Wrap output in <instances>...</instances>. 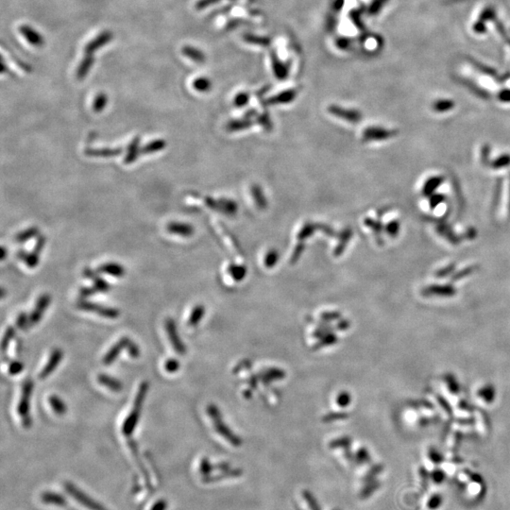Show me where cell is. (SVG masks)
Listing matches in <instances>:
<instances>
[{
    "label": "cell",
    "mask_w": 510,
    "mask_h": 510,
    "mask_svg": "<svg viewBox=\"0 0 510 510\" xmlns=\"http://www.w3.org/2000/svg\"><path fill=\"white\" fill-rule=\"evenodd\" d=\"M165 329L170 343L172 345L173 350L179 354H185L187 352L186 345L183 342L181 338H179L177 325L175 320L171 317H167L165 320Z\"/></svg>",
    "instance_id": "obj_5"
},
{
    "label": "cell",
    "mask_w": 510,
    "mask_h": 510,
    "mask_svg": "<svg viewBox=\"0 0 510 510\" xmlns=\"http://www.w3.org/2000/svg\"><path fill=\"white\" fill-rule=\"evenodd\" d=\"M211 469H212V466L210 465V463L208 462V460H207V459L203 460V461H202V464H201V470H202L204 473H208V472H210V471H211Z\"/></svg>",
    "instance_id": "obj_44"
},
{
    "label": "cell",
    "mask_w": 510,
    "mask_h": 510,
    "mask_svg": "<svg viewBox=\"0 0 510 510\" xmlns=\"http://www.w3.org/2000/svg\"><path fill=\"white\" fill-rule=\"evenodd\" d=\"M97 382L101 386L107 387L108 389H110L111 391H114V392H119L123 389V384L119 380L115 378V377H112L108 374H104V373L99 374L97 376Z\"/></svg>",
    "instance_id": "obj_14"
},
{
    "label": "cell",
    "mask_w": 510,
    "mask_h": 510,
    "mask_svg": "<svg viewBox=\"0 0 510 510\" xmlns=\"http://www.w3.org/2000/svg\"><path fill=\"white\" fill-rule=\"evenodd\" d=\"M14 336H15V330H14V327H9L6 332H5V334H4V337L2 338V343H1V349H2L3 356H6L8 347H9V345L11 343V341L13 340V338H14Z\"/></svg>",
    "instance_id": "obj_26"
},
{
    "label": "cell",
    "mask_w": 510,
    "mask_h": 510,
    "mask_svg": "<svg viewBox=\"0 0 510 510\" xmlns=\"http://www.w3.org/2000/svg\"><path fill=\"white\" fill-rule=\"evenodd\" d=\"M149 387L150 386H149L148 382H142L141 385L139 386L135 399H134V403L132 406V409H131L130 414L128 415V417L125 419L123 426H122V433L127 436L131 435L133 433L134 429L137 426L141 412H142V407L145 403V397H147V394L149 391Z\"/></svg>",
    "instance_id": "obj_1"
},
{
    "label": "cell",
    "mask_w": 510,
    "mask_h": 510,
    "mask_svg": "<svg viewBox=\"0 0 510 510\" xmlns=\"http://www.w3.org/2000/svg\"><path fill=\"white\" fill-rule=\"evenodd\" d=\"M20 32L26 37V39L30 44H32L35 47H40L41 45H43V43H44L41 35L37 33L34 29H32V28H29V27H27V26L21 27Z\"/></svg>",
    "instance_id": "obj_17"
},
{
    "label": "cell",
    "mask_w": 510,
    "mask_h": 510,
    "mask_svg": "<svg viewBox=\"0 0 510 510\" xmlns=\"http://www.w3.org/2000/svg\"><path fill=\"white\" fill-rule=\"evenodd\" d=\"M34 389V383L31 379L25 380L22 385L20 400L17 407V412L22 420V425L25 428L31 426L32 420L30 416V400Z\"/></svg>",
    "instance_id": "obj_2"
},
{
    "label": "cell",
    "mask_w": 510,
    "mask_h": 510,
    "mask_svg": "<svg viewBox=\"0 0 510 510\" xmlns=\"http://www.w3.org/2000/svg\"><path fill=\"white\" fill-rule=\"evenodd\" d=\"M6 252H7V251H6V248H4V247L1 248V260H4V259H5V257H6Z\"/></svg>",
    "instance_id": "obj_46"
},
{
    "label": "cell",
    "mask_w": 510,
    "mask_h": 510,
    "mask_svg": "<svg viewBox=\"0 0 510 510\" xmlns=\"http://www.w3.org/2000/svg\"><path fill=\"white\" fill-rule=\"evenodd\" d=\"M350 45H351V40L348 39V38H344V37L339 38L338 41H337V46H338L339 49H348L350 47Z\"/></svg>",
    "instance_id": "obj_41"
},
{
    "label": "cell",
    "mask_w": 510,
    "mask_h": 510,
    "mask_svg": "<svg viewBox=\"0 0 510 510\" xmlns=\"http://www.w3.org/2000/svg\"><path fill=\"white\" fill-rule=\"evenodd\" d=\"M63 358V352L61 349H54L49 356L47 365L43 368L41 373H39V378L40 380H45L48 378L51 373H53L57 369V367L60 365Z\"/></svg>",
    "instance_id": "obj_7"
},
{
    "label": "cell",
    "mask_w": 510,
    "mask_h": 510,
    "mask_svg": "<svg viewBox=\"0 0 510 510\" xmlns=\"http://www.w3.org/2000/svg\"><path fill=\"white\" fill-rule=\"evenodd\" d=\"M126 350L128 351L130 356L132 357V358H138L140 356V353H141L140 349H139L138 345L136 343H134L132 340L130 341V343L128 345V347H127Z\"/></svg>",
    "instance_id": "obj_36"
},
{
    "label": "cell",
    "mask_w": 510,
    "mask_h": 510,
    "mask_svg": "<svg viewBox=\"0 0 510 510\" xmlns=\"http://www.w3.org/2000/svg\"><path fill=\"white\" fill-rule=\"evenodd\" d=\"M382 470H383V468H382L381 466H374V467H373L372 469H370V470L367 472V475H366L365 477H364L363 481H364V483H366V484H367V483L372 482V481H374L375 476H378Z\"/></svg>",
    "instance_id": "obj_33"
},
{
    "label": "cell",
    "mask_w": 510,
    "mask_h": 510,
    "mask_svg": "<svg viewBox=\"0 0 510 510\" xmlns=\"http://www.w3.org/2000/svg\"><path fill=\"white\" fill-rule=\"evenodd\" d=\"M49 402L50 407L52 408V410L57 415L62 416V415H64V414L66 413V411H67L66 405H65V403L59 396H57V395L49 396Z\"/></svg>",
    "instance_id": "obj_19"
},
{
    "label": "cell",
    "mask_w": 510,
    "mask_h": 510,
    "mask_svg": "<svg viewBox=\"0 0 510 510\" xmlns=\"http://www.w3.org/2000/svg\"><path fill=\"white\" fill-rule=\"evenodd\" d=\"M303 496L306 503L308 504L311 510H321L320 505L317 502V498L313 495V493L309 490H304L303 491Z\"/></svg>",
    "instance_id": "obj_28"
},
{
    "label": "cell",
    "mask_w": 510,
    "mask_h": 510,
    "mask_svg": "<svg viewBox=\"0 0 510 510\" xmlns=\"http://www.w3.org/2000/svg\"><path fill=\"white\" fill-rule=\"evenodd\" d=\"M39 235V229L37 227H29L25 231H22L15 236V240L18 243H24Z\"/></svg>",
    "instance_id": "obj_21"
},
{
    "label": "cell",
    "mask_w": 510,
    "mask_h": 510,
    "mask_svg": "<svg viewBox=\"0 0 510 510\" xmlns=\"http://www.w3.org/2000/svg\"><path fill=\"white\" fill-rule=\"evenodd\" d=\"M183 52L185 55L193 60L194 62H203L205 61V55L199 49L191 47H186L183 49Z\"/></svg>",
    "instance_id": "obj_22"
},
{
    "label": "cell",
    "mask_w": 510,
    "mask_h": 510,
    "mask_svg": "<svg viewBox=\"0 0 510 510\" xmlns=\"http://www.w3.org/2000/svg\"><path fill=\"white\" fill-rule=\"evenodd\" d=\"M168 233L172 235H179L181 237H190L194 234V228L192 225L181 222H170L167 225Z\"/></svg>",
    "instance_id": "obj_11"
},
{
    "label": "cell",
    "mask_w": 510,
    "mask_h": 510,
    "mask_svg": "<svg viewBox=\"0 0 510 510\" xmlns=\"http://www.w3.org/2000/svg\"><path fill=\"white\" fill-rule=\"evenodd\" d=\"M381 487V484L378 481H372V482L367 483L366 484L365 487L363 488V490H361L360 492V499L362 500H366L368 499L369 497L372 496L373 493L376 491V490L379 489Z\"/></svg>",
    "instance_id": "obj_23"
},
{
    "label": "cell",
    "mask_w": 510,
    "mask_h": 510,
    "mask_svg": "<svg viewBox=\"0 0 510 510\" xmlns=\"http://www.w3.org/2000/svg\"><path fill=\"white\" fill-rule=\"evenodd\" d=\"M28 317L27 313H21L16 319V327L21 330L28 328Z\"/></svg>",
    "instance_id": "obj_35"
},
{
    "label": "cell",
    "mask_w": 510,
    "mask_h": 510,
    "mask_svg": "<svg viewBox=\"0 0 510 510\" xmlns=\"http://www.w3.org/2000/svg\"><path fill=\"white\" fill-rule=\"evenodd\" d=\"M355 460L357 463H368L369 460H370V456H369V454L368 452L366 451L365 449H361L359 450L357 455H356V458Z\"/></svg>",
    "instance_id": "obj_38"
},
{
    "label": "cell",
    "mask_w": 510,
    "mask_h": 510,
    "mask_svg": "<svg viewBox=\"0 0 510 510\" xmlns=\"http://www.w3.org/2000/svg\"><path fill=\"white\" fill-rule=\"evenodd\" d=\"M384 2H385V0H374L373 4L370 7V14H376L377 12H379V10L382 7V5H383Z\"/></svg>",
    "instance_id": "obj_39"
},
{
    "label": "cell",
    "mask_w": 510,
    "mask_h": 510,
    "mask_svg": "<svg viewBox=\"0 0 510 510\" xmlns=\"http://www.w3.org/2000/svg\"><path fill=\"white\" fill-rule=\"evenodd\" d=\"M350 440H347V439H343V440H338V441H336V442H332L331 447L332 448H338V447H345V446H349L350 445Z\"/></svg>",
    "instance_id": "obj_42"
},
{
    "label": "cell",
    "mask_w": 510,
    "mask_h": 510,
    "mask_svg": "<svg viewBox=\"0 0 510 510\" xmlns=\"http://www.w3.org/2000/svg\"><path fill=\"white\" fill-rule=\"evenodd\" d=\"M167 145L166 140L164 139H155L152 142L148 143L145 147L141 149V154L148 155V154H153L156 152H162L165 150Z\"/></svg>",
    "instance_id": "obj_16"
},
{
    "label": "cell",
    "mask_w": 510,
    "mask_h": 510,
    "mask_svg": "<svg viewBox=\"0 0 510 510\" xmlns=\"http://www.w3.org/2000/svg\"><path fill=\"white\" fill-rule=\"evenodd\" d=\"M98 272H96L94 270L90 269H85L83 270V274L86 278H89L93 280V287L97 293H104L108 292L110 290V284L103 280L100 276L97 275Z\"/></svg>",
    "instance_id": "obj_9"
},
{
    "label": "cell",
    "mask_w": 510,
    "mask_h": 510,
    "mask_svg": "<svg viewBox=\"0 0 510 510\" xmlns=\"http://www.w3.org/2000/svg\"><path fill=\"white\" fill-rule=\"evenodd\" d=\"M17 257L30 269L36 268L39 264V260H40V255L35 253L34 251L28 253L24 250H20L17 253Z\"/></svg>",
    "instance_id": "obj_18"
},
{
    "label": "cell",
    "mask_w": 510,
    "mask_h": 510,
    "mask_svg": "<svg viewBox=\"0 0 510 510\" xmlns=\"http://www.w3.org/2000/svg\"><path fill=\"white\" fill-rule=\"evenodd\" d=\"M92 63H93V59L92 58H86L82 62V64L80 65L79 70H78V73H77V76H78L79 80H83V79L85 78L86 74L89 71L90 66L92 65Z\"/></svg>",
    "instance_id": "obj_30"
},
{
    "label": "cell",
    "mask_w": 510,
    "mask_h": 510,
    "mask_svg": "<svg viewBox=\"0 0 510 510\" xmlns=\"http://www.w3.org/2000/svg\"><path fill=\"white\" fill-rule=\"evenodd\" d=\"M24 364L20 361H11L9 364V373L11 375H17L22 373Z\"/></svg>",
    "instance_id": "obj_34"
},
{
    "label": "cell",
    "mask_w": 510,
    "mask_h": 510,
    "mask_svg": "<svg viewBox=\"0 0 510 510\" xmlns=\"http://www.w3.org/2000/svg\"><path fill=\"white\" fill-rule=\"evenodd\" d=\"M193 86L198 92H207L211 88V82L207 78H199L194 81Z\"/></svg>",
    "instance_id": "obj_29"
},
{
    "label": "cell",
    "mask_w": 510,
    "mask_h": 510,
    "mask_svg": "<svg viewBox=\"0 0 510 510\" xmlns=\"http://www.w3.org/2000/svg\"><path fill=\"white\" fill-rule=\"evenodd\" d=\"M294 97H296L295 90H289V91L283 92L282 94L273 97L271 99V101H273V102H288L290 100H292Z\"/></svg>",
    "instance_id": "obj_31"
},
{
    "label": "cell",
    "mask_w": 510,
    "mask_h": 510,
    "mask_svg": "<svg viewBox=\"0 0 510 510\" xmlns=\"http://www.w3.org/2000/svg\"><path fill=\"white\" fill-rule=\"evenodd\" d=\"M220 1H221V0H200V1L197 3L196 7L198 8L199 10H201V9H204V8L208 7V6H210V5H214V4L217 3V2H220Z\"/></svg>",
    "instance_id": "obj_40"
},
{
    "label": "cell",
    "mask_w": 510,
    "mask_h": 510,
    "mask_svg": "<svg viewBox=\"0 0 510 510\" xmlns=\"http://www.w3.org/2000/svg\"><path fill=\"white\" fill-rule=\"evenodd\" d=\"M343 4H344V0H337V1L335 2L334 7H335V9H336L337 11H339V10H341V9H342Z\"/></svg>",
    "instance_id": "obj_45"
},
{
    "label": "cell",
    "mask_w": 510,
    "mask_h": 510,
    "mask_svg": "<svg viewBox=\"0 0 510 510\" xmlns=\"http://www.w3.org/2000/svg\"><path fill=\"white\" fill-rule=\"evenodd\" d=\"M139 154H141L140 136L136 135L128 145V152L124 159L125 165H131L132 163H134L137 160Z\"/></svg>",
    "instance_id": "obj_13"
},
{
    "label": "cell",
    "mask_w": 510,
    "mask_h": 510,
    "mask_svg": "<svg viewBox=\"0 0 510 510\" xmlns=\"http://www.w3.org/2000/svg\"><path fill=\"white\" fill-rule=\"evenodd\" d=\"M108 103V97L104 93L98 94L93 103V109L96 113H100L105 109L106 105Z\"/></svg>",
    "instance_id": "obj_27"
},
{
    "label": "cell",
    "mask_w": 510,
    "mask_h": 510,
    "mask_svg": "<svg viewBox=\"0 0 510 510\" xmlns=\"http://www.w3.org/2000/svg\"><path fill=\"white\" fill-rule=\"evenodd\" d=\"M336 510H339V509H336Z\"/></svg>",
    "instance_id": "obj_47"
},
{
    "label": "cell",
    "mask_w": 510,
    "mask_h": 510,
    "mask_svg": "<svg viewBox=\"0 0 510 510\" xmlns=\"http://www.w3.org/2000/svg\"><path fill=\"white\" fill-rule=\"evenodd\" d=\"M244 40L249 44H253V45H257V46H261V47H269L270 45V42H271L269 37H260V36L252 34L244 35Z\"/></svg>",
    "instance_id": "obj_25"
},
{
    "label": "cell",
    "mask_w": 510,
    "mask_h": 510,
    "mask_svg": "<svg viewBox=\"0 0 510 510\" xmlns=\"http://www.w3.org/2000/svg\"><path fill=\"white\" fill-rule=\"evenodd\" d=\"M123 152L122 148H101V149H86L84 154L88 157H101V158H109L118 156Z\"/></svg>",
    "instance_id": "obj_10"
},
{
    "label": "cell",
    "mask_w": 510,
    "mask_h": 510,
    "mask_svg": "<svg viewBox=\"0 0 510 510\" xmlns=\"http://www.w3.org/2000/svg\"><path fill=\"white\" fill-rule=\"evenodd\" d=\"M110 33L105 32L103 34L100 35L99 37H97L96 40H94V41L91 42L90 44H88V46L86 47L85 50H86L87 52H92V51H94L95 49L100 48V47H101L103 44H105V43L110 41Z\"/></svg>",
    "instance_id": "obj_24"
},
{
    "label": "cell",
    "mask_w": 510,
    "mask_h": 510,
    "mask_svg": "<svg viewBox=\"0 0 510 510\" xmlns=\"http://www.w3.org/2000/svg\"><path fill=\"white\" fill-rule=\"evenodd\" d=\"M77 307L81 310L85 311V312H91V313H94V314H97L98 316L100 317H105V318H110V319H115V318H118L120 315V311L118 310V308H114V307H109V306H105V305H101V304H96L94 302H89V301H86L85 299H82L78 302L77 304Z\"/></svg>",
    "instance_id": "obj_3"
},
{
    "label": "cell",
    "mask_w": 510,
    "mask_h": 510,
    "mask_svg": "<svg viewBox=\"0 0 510 510\" xmlns=\"http://www.w3.org/2000/svg\"><path fill=\"white\" fill-rule=\"evenodd\" d=\"M97 272L113 276L116 278H121L125 275L126 270L124 267L118 263L109 262L102 264L97 269Z\"/></svg>",
    "instance_id": "obj_12"
},
{
    "label": "cell",
    "mask_w": 510,
    "mask_h": 510,
    "mask_svg": "<svg viewBox=\"0 0 510 510\" xmlns=\"http://www.w3.org/2000/svg\"><path fill=\"white\" fill-rule=\"evenodd\" d=\"M50 302H51V297L48 293L42 294L41 296L38 298L36 304H35L34 309L28 317V328L33 327L34 325L41 321L45 312L49 308Z\"/></svg>",
    "instance_id": "obj_6"
},
{
    "label": "cell",
    "mask_w": 510,
    "mask_h": 510,
    "mask_svg": "<svg viewBox=\"0 0 510 510\" xmlns=\"http://www.w3.org/2000/svg\"><path fill=\"white\" fill-rule=\"evenodd\" d=\"M205 314V308L202 305H197L194 307L193 311L191 312V315L188 319V325L189 326H197L200 323V320L202 319L203 315Z\"/></svg>",
    "instance_id": "obj_20"
},
{
    "label": "cell",
    "mask_w": 510,
    "mask_h": 510,
    "mask_svg": "<svg viewBox=\"0 0 510 510\" xmlns=\"http://www.w3.org/2000/svg\"><path fill=\"white\" fill-rule=\"evenodd\" d=\"M248 95L246 93H241L236 97L235 103L238 104V105H243L248 101Z\"/></svg>",
    "instance_id": "obj_43"
},
{
    "label": "cell",
    "mask_w": 510,
    "mask_h": 510,
    "mask_svg": "<svg viewBox=\"0 0 510 510\" xmlns=\"http://www.w3.org/2000/svg\"><path fill=\"white\" fill-rule=\"evenodd\" d=\"M207 412H208V415L213 419V421L214 422V428L215 430L221 434L223 435L226 440H228L229 442H231L233 445H235L236 447H238L240 444H241V441L236 438L235 434L233 433L230 432V430L226 427L223 422L221 421V413L217 409V407H214V405H211L209 406L208 408H207Z\"/></svg>",
    "instance_id": "obj_4"
},
{
    "label": "cell",
    "mask_w": 510,
    "mask_h": 510,
    "mask_svg": "<svg viewBox=\"0 0 510 510\" xmlns=\"http://www.w3.org/2000/svg\"><path fill=\"white\" fill-rule=\"evenodd\" d=\"M46 243H47V238L44 235H39L37 242L35 244L34 248H33V251H34L35 253L39 255L41 254L43 248L46 246Z\"/></svg>",
    "instance_id": "obj_37"
},
{
    "label": "cell",
    "mask_w": 510,
    "mask_h": 510,
    "mask_svg": "<svg viewBox=\"0 0 510 510\" xmlns=\"http://www.w3.org/2000/svg\"><path fill=\"white\" fill-rule=\"evenodd\" d=\"M179 360H177L176 358H169L167 359L165 363V370H166V373H177L179 371Z\"/></svg>",
    "instance_id": "obj_32"
},
{
    "label": "cell",
    "mask_w": 510,
    "mask_h": 510,
    "mask_svg": "<svg viewBox=\"0 0 510 510\" xmlns=\"http://www.w3.org/2000/svg\"><path fill=\"white\" fill-rule=\"evenodd\" d=\"M131 340V338L123 337V338H120L116 344L112 346L110 350L107 352V353L104 355V357L102 358L103 365H112L118 359L120 352H122L125 349H127V347H128V345H129Z\"/></svg>",
    "instance_id": "obj_8"
},
{
    "label": "cell",
    "mask_w": 510,
    "mask_h": 510,
    "mask_svg": "<svg viewBox=\"0 0 510 510\" xmlns=\"http://www.w3.org/2000/svg\"><path fill=\"white\" fill-rule=\"evenodd\" d=\"M271 62L273 65V71L276 77L280 80L285 79L288 75V68L287 65L280 60L274 52H271Z\"/></svg>",
    "instance_id": "obj_15"
}]
</instances>
